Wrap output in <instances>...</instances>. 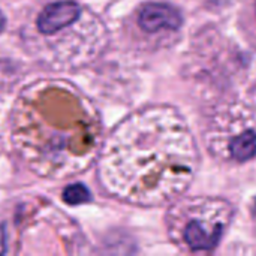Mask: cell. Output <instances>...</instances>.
I'll return each instance as SVG.
<instances>
[{
    "label": "cell",
    "mask_w": 256,
    "mask_h": 256,
    "mask_svg": "<svg viewBox=\"0 0 256 256\" xmlns=\"http://www.w3.org/2000/svg\"><path fill=\"white\" fill-rule=\"evenodd\" d=\"M255 8H256V6H255Z\"/></svg>",
    "instance_id": "cell-9"
},
{
    "label": "cell",
    "mask_w": 256,
    "mask_h": 256,
    "mask_svg": "<svg viewBox=\"0 0 256 256\" xmlns=\"http://www.w3.org/2000/svg\"><path fill=\"white\" fill-rule=\"evenodd\" d=\"M250 94H252V100H254V104H255V106H256V80H255V84L252 86Z\"/></svg>",
    "instance_id": "cell-7"
},
{
    "label": "cell",
    "mask_w": 256,
    "mask_h": 256,
    "mask_svg": "<svg viewBox=\"0 0 256 256\" xmlns=\"http://www.w3.org/2000/svg\"><path fill=\"white\" fill-rule=\"evenodd\" d=\"M210 150L224 160L248 162L256 156V122L242 105L222 106L207 124Z\"/></svg>",
    "instance_id": "cell-3"
},
{
    "label": "cell",
    "mask_w": 256,
    "mask_h": 256,
    "mask_svg": "<svg viewBox=\"0 0 256 256\" xmlns=\"http://www.w3.org/2000/svg\"><path fill=\"white\" fill-rule=\"evenodd\" d=\"M136 22L140 28L148 34H162L178 30L183 18L177 8L168 3L150 2L138 9Z\"/></svg>",
    "instance_id": "cell-4"
},
{
    "label": "cell",
    "mask_w": 256,
    "mask_h": 256,
    "mask_svg": "<svg viewBox=\"0 0 256 256\" xmlns=\"http://www.w3.org/2000/svg\"><path fill=\"white\" fill-rule=\"evenodd\" d=\"M198 159L180 112L156 105L132 114L116 130L104 156V180L128 202L164 206L190 186Z\"/></svg>",
    "instance_id": "cell-1"
},
{
    "label": "cell",
    "mask_w": 256,
    "mask_h": 256,
    "mask_svg": "<svg viewBox=\"0 0 256 256\" xmlns=\"http://www.w3.org/2000/svg\"><path fill=\"white\" fill-rule=\"evenodd\" d=\"M90 200V192L84 184H70L63 190V201L69 206H80Z\"/></svg>",
    "instance_id": "cell-6"
},
{
    "label": "cell",
    "mask_w": 256,
    "mask_h": 256,
    "mask_svg": "<svg viewBox=\"0 0 256 256\" xmlns=\"http://www.w3.org/2000/svg\"><path fill=\"white\" fill-rule=\"evenodd\" d=\"M3 27H4V16H3V14L0 12V33H2Z\"/></svg>",
    "instance_id": "cell-8"
},
{
    "label": "cell",
    "mask_w": 256,
    "mask_h": 256,
    "mask_svg": "<svg viewBox=\"0 0 256 256\" xmlns=\"http://www.w3.org/2000/svg\"><path fill=\"white\" fill-rule=\"evenodd\" d=\"M232 206L216 196H195L178 201L166 216L172 243L188 254L213 250L231 224Z\"/></svg>",
    "instance_id": "cell-2"
},
{
    "label": "cell",
    "mask_w": 256,
    "mask_h": 256,
    "mask_svg": "<svg viewBox=\"0 0 256 256\" xmlns=\"http://www.w3.org/2000/svg\"><path fill=\"white\" fill-rule=\"evenodd\" d=\"M81 15L78 3L70 0H62L48 4L38 16V28L45 34H52L70 24H74Z\"/></svg>",
    "instance_id": "cell-5"
}]
</instances>
